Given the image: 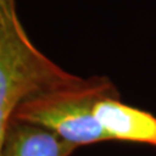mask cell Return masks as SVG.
<instances>
[{
    "instance_id": "3",
    "label": "cell",
    "mask_w": 156,
    "mask_h": 156,
    "mask_svg": "<svg viewBox=\"0 0 156 156\" xmlns=\"http://www.w3.org/2000/svg\"><path fill=\"white\" fill-rule=\"evenodd\" d=\"M95 117L111 140L156 147V116L108 96L95 105Z\"/></svg>"
},
{
    "instance_id": "2",
    "label": "cell",
    "mask_w": 156,
    "mask_h": 156,
    "mask_svg": "<svg viewBox=\"0 0 156 156\" xmlns=\"http://www.w3.org/2000/svg\"><path fill=\"white\" fill-rule=\"evenodd\" d=\"M108 96H120L108 77H78L68 83L37 92L22 100L13 117L53 131L81 147L111 140L95 117V105Z\"/></svg>"
},
{
    "instance_id": "1",
    "label": "cell",
    "mask_w": 156,
    "mask_h": 156,
    "mask_svg": "<svg viewBox=\"0 0 156 156\" xmlns=\"http://www.w3.org/2000/svg\"><path fill=\"white\" fill-rule=\"evenodd\" d=\"M30 41L14 0H0V156L9 121L22 100L76 80Z\"/></svg>"
},
{
    "instance_id": "4",
    "label": "cell",
    "mask_w": 156,
    "mask_h": 156,
    "mask_svg": "<svg viewBox=\"0 0 156 156\" xmlns=\"http://www.w3.org/2000/svg\"><path fill=\"white\" fill-rule=\"evenodd\" d=\"M77 148L51 130L12 117L2 156H70Z\"/></svg>"
}]
</instances>
